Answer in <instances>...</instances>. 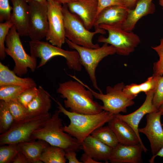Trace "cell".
I'll return each instance as SVG.
<instances>
[{
    "label": "cell",
    "mask_w": 163,
    "mask_h": 163,
    "mask_svg": "<svg viewBox=\"0 0 163 163\" xmlns=\"http://www.w3.org/2000/svg\"><path fill=\"white\" fill-rule=\"evenodd\" d=\"M76 81L70 80L59 84L57 92L64 100L66 108L70 111L83 114H98L103 110L98 102L94 100L91 91L87 90L83 83L75 76L69 75Z\"/></svg>",
    "instance_id": "1"
},
{
    "label": "cell",
    "mask_w": 163,
    "mask_h": 163,
    "mask_svg": "<svg viewBox=\"0 0 163 163\" xmlns=\"http://www.w3.org/2000/svg\"><path fill=\"white\" fill-rule=\"evenodd\" d=\"M56 103L60 112L68 117L70 120L68 126L62 127L63 130L75 138L80 144L95 130L108 123L115 116L104 110L97 114L78 113L67 110L58 101Z\"/></svg>",
    "instance_id": "2"
},
{
    "label": "cell",
    "mask_w": 163,
    "mask_h": 163,
    "mask_svg": "<svg viewBox=\"0 0 163 163\" xmlns=\"http://www.w3.org/2000/svg\"><path fill=\"white\" fill-rule=\"evenodd\" d=\"M60 113L58 110H56L42 127L34 131L32 139L44 140L51 145L63 149L66 152H78L81 149V144L75 138L63 130Z\"/></svg>",
    "instance_id": "3"
},
{
    "label": "cell",
    "mask_w": 163,
    "mask_h": 163,
    "mask_svg": "<svg viewBox=\"0 0 163 163\" xmlns=\"http://www.w3.org/2000/svg\"><path fill=\"white\" fill-rule=\"evenodd\" d=\"M62 12L66 38L73 43L85 47L94 49L100 47L98 44L93 43V38L97 34H105V30L100 27L93 32L88 30L80 18L69 11L66 4L62 5Z\"/></svg>",
    "instance_id": "4"
},
{
    "label": "cell",
    "mask_w": 163,
    "mask_h": 163,
    "mask_svg": "<svg viewBox=\"0 0 163 163\" xmlns=\"http://www.w3.org/2000/svg\"><path fill=\"white\" fill-rule=\"evenodd\" d=\"M51 114H47L14 121L9 129L0 135V145L18 144L24 142L33 141L31 136L33 132L42 127Z\"/></svg>",
    "instance_id": "5"
},
{
    "label": "cell",
    "mask_w": 163,
    "mask_h": 163,
    "mask_svg": "<svg viewBox=\"0 0 163 163\" xmlns=\"http://www.w3.org/2000/svg\"><path fill=\"white\" fill-rule=\"evenodd\" d=\"M20 35L13 25L9 30L5 40V51L14 60L15 65L12 71L19 76L26 74L28 69L34 72L37 68V58L27 54L21 42Z\"/></svg>",
    "instance_id": "6"
},
{
    "label": "cell",
    "mask_w": 163,
    "mask_h": 163,
    "mask_svg": "<svg viewBox=\"0 0 163 163\" xmlns=\"http://www.w3.org/2000/svg\"><path fill=\"white\" fill-rule=\"evenodd\" d=\"M29 44L30 55L41 59L37 68L44 65L51 58L60 56L65 58L67 65L70 69L77 71L81 70L79 56L75 50H64L48 42L39 40H31L29 42Z\"/></svg>",
    "instance_id": "7"
},
{
    "label": "cell",
    "mask_w": 163,
    "mask_h": 163,
    "mask_svg": "<svg viewBox=\"0 0 163 163\" xmlns=\"http://www.w3.org/2000/svg\"><path fill=\"white\" fill-rule=\"evenodd\" d=\"M65 41L70 48L78 52L80 63L86 71L93 87L100 93H102L97 85L95 75L96 69L103 59L116 53L115 48L111 45L105 43L101 47L89 48L75 44L66 38Z\"/></svg>",
    "instance_id": "8"
},
{
    "label": "cell",
    "mask_w": 163,
    "mask_h": 163,
    "mask_svg": "<svg viewBox=\"0 0 163 163\" xmlns=\"http://www.w3.org/2000/svg\"><path fill=\"white\" fill-rule=\"evenodd\" d=\"M99 27L107 31L108 36L106 37L103 35L99 36L98 41L113 46L115 49L116 53L120 55L128 56L135 51L141 42L137 34L133 31L124 30L122 26L101 24Z\"/></svg>",
    "instance_id": "9"
},
{
    "label": "cell",
    "mask_w": 163,
    "mask_h": 163,
    "mask_svg": "<svg viewBox=\"0 0 163 163\" xmlns=\"http://www.w3.org/2000/svg\"><path fill=\"white\" fill-rule=\"evenodd\" d=\"M86 88L90 90L94 96L103 103L101 108L114 115L120 112L126 113L127 108L134 104V98L126 94L123 89L125 86L123 82L115 85L113 87L107 86L106 93H97L83 83Z\"/></svg>",
    "instance_id": "10"
},
{
    "label": "cell",
    "mask_w": 163,
    "mask_h": 163,
    "mask_svg": "<svg viewBox=\"0 0 163 163\" xmlns=\"http://www.w3.org/2000/svg\"><path fill=\"white\" fill-rule=\"evenodd\" d=\"M48 30L47 41L52 45L62 48L66 42L62 5L52 0H47Z\"/></svg>",
    "instance_id": "11"
},
{
    "label": "cell",
    "mask_w": 163,
    "mask_h": 163,
    "mask_svg": "<svg viewBox=\"0 0 163 163\" xmlns=\"http://www.w3.org/2000/svg\"><path fill=\"white\" fill-rule=\"evenodd\" d=\"M47 3L35 1L28 3L30 7L28 36L31 40H40L47 34Z\"/></svg>",
    "instance_id": "12"
},
{
    "label": "cell",
    "mask_w": 163,
    "mask_h": 163,
    "mask_svg": "<svg viewBox=\"0 0 163 163\" xmlns=\"http://www.w3.org/2000/svg\"><path fill=\"white\" fill-rule=\"evenodd\" d=\"M161 115L158 110L147 114L145 126L138 129L139 132L144 134L149 139L153 155L163 146V129L160 120Z\"/></svg>",
    "instance_id": "13"
},
{
    "label": "cell",
    "mask_w": 163,
    "mask_h": 163,
    "mask_svg": "<svg viewBox=\"0 0 163 163\" xmlns=\"http://www.w3.org/2000/svg\"><path fill=\"white\" fill-rule=\"evenodd\" d=\"M153 91L146 93L145 100L142 105L133 112L126 115H123L120 113L115 115L117 117L126 122L133 129L138 137L140 144L144 148L145 152H147V149L140 138L138 126L141 120L145 114L158 110L153 104Z\"/></svg>",
    "instance_id": "14"
},
{
    "label": "cell",
    "mask_w": 163,
    "mask_h": 163,
    "mask_svg": "<svg viewBox=\"0 0 163 163\" xmlns=\"http://www.w3.org/2000/svg\"><path fill=\"white\" fill-rule=\"evenodd\" d=\"M67 5L69 11L80 18L88 30L94 27L97 12L96 0H79Z\"/></svg>",
    "instance_id": "15"
},
{
    "label": "cell",
    "mask_w": 163,
    "mask_h": 163,
    "mask_svg": "<svg viewBox=\"0 0 163 163\" xmlns=\"http://www.w3.org/2000/svg\"><path fill=\"white\" fill-rule=\"evenodd\" d=\"M145 150L140 144L125 145L119 143L113 149L109 161L111 163H141Z\"/></svg>",
    "instance_id": "16"
},
{
    "label": "cell",
    "mask_w": 163,
    "mask_h": 163,
    "mask_svg": "<svg viewBox=\"0 0 163 163\" xmlns=\"http://www.w3.org/2000/svg\"><path fill=\"white\" fill-rule=\"evenodd\" d=\"M129 9L120 5H113L102 10L97 15L94 27L99 28L101 24L110 26H122L127 17Z\"/></svg>",
    "instance_id": "17"
},
{
    "label": "cell",
    "mask_w": 163,
    "mask_h": 163,
    "mask_svg": "<svg viewBox=\"0 0 163 163\" xmlns=\"http://www.w3.org/2000/svg\"><path fill=\"white\" fill-rule=\"evenodd\" d=\"M12 5L10 20L21 37L28 36L30 7L24 0H10Z\"/></svg>",
    "instance_id": "18"
},
{
    "label": "cell",
    "mask_w": 163,
    "mask_h": 163,
    "mask_svg": "<svg viewBox=\"0 0 163 163\" xmlns=\"http://www.w3.org/2000/svg\"><path fill=\"white\" fill-rule=\"evenodd\" d=\"M153 0H137L134 8L129 9L126 20L122 26L124 30L133 31L138 21L143 17L154 13L155 10Z\"/></svg>",
    "instance_id": "19"
},
{
    "label": "cell",
    "mask_w": 163,
    "mask_h": 163,
    "mask_svg": "<svg viewBox=\"0 0 163 163\" xmlns=\"http://www.w3.org/2000/svg\"><path fill=\"white\" fill-rule=\"evenodd\" d=\"M81 149L96 161L108 162L113 149L99 140L91 135L81 144Z\"/></svg>",
    "instance_id": "20"
},
{
    "label": "cell",
    "mask_w": 163,
    "mask_h": 163,
    "mask_svg": "<svg viewBox=\"0 0 163 163\" xmlns=\"http://www.w3.org/2000/svg\"><path fill=\"white\" fill-rule=\"evenodd\" d=\"M108 125L115 133L119 143L129 145L140 143L133 129L123 120L115 116L109 122Z\"/></svg>",
    "instance_id": "21"
},
{
    "label": "cell",
    "mask_w": 163,
    "mask_h": 163,
    "mask_svg": "<svg viewBox=\"0 0 163 163\" xmlns=\"http://www.w3.org/2000/svg\"><path fill=\"white\" fill-rule=\"evenodd\" d=\"M39 92L29 104L27 110V117H33L49 113L51 106L50 96L41 86L38 88Z\"/></svg>",
    "instance_id": "22"
},
{
    "label": "cell",
    "mask_w": 163,
    "mask_h": 163,
    "mask_svg": "<svg viewBox=\"0 0 163 163\" xmlns=\"http://www.w3.org/2000/svg\"><path fill=\"white\" fill-rule=\"evenodd\" d=\"M48 144L44 140L37 139L20 142L18 144V147L19 151L25 155L29 163H43L40 158Z\"/></svg>",
    "instance_id": "23"
},
{
    "label": "cell",
    "mask_w": 163,
    "mask_h": 163,
    "mask_svg": "<svg viewBox=\"0 0 163 163\" xmlns=\"http://www.w3.org/2000/svg\"><path fill=\"white\" fill-rule=\"evenodd\" d=\"M8 67L0 62V86L7 85L22 86L28 88L36 86L35 82L31 78L18 76Z\"/></svg>",
    "instance_id": "24"
},
{
    "label": "cell",
    "mask_w": 163,
    "mask_h": 163,
    "mask_svg": "<svg viewBox=\"0 0 163 163\" xmlns=\"http://www.w3.org/2000/svg\"><path fill=\"white\" fill-rule=\"evenodd\" d=\"M66 151L62 148L49 144L42 153L40 160L44 163H65Z\"/></svg>",
    "instance_id": "25"
},
{
    "label": "cell",
    "mask_w": 163,
    "mask_h": 163,
    "mask_svg": "<svg viewBox=\"0 0 163 163\" xmlns=\"http://www.w3.org/2000/svg\"><path fill=\"white\" fill-rule=\"evenodd\" d=\"M91 135L113 149L119 143L115 133L108 125L97 128Z\"/></svg>",
    "instance_id": "26"
},
{
    "label": "cell",
    "mask_w": 163,
    "mask_h": 163,
    "mask_svg": "<svg viewBox=\"0 0 163 163\" xmlns=\"http://www.w3.org/2000/svg\"><path fill=\"white\" fill-rule=\"evenodd\" d=\"M15 120L11 114L8 104L4 101H0V133L6 132Z\"/></svg>",
    "instance_id": "27"
},
{
    "label": "cell",
    "mask_w": 163,
    "mask_h": 163,
    "mask_svg": "<svg viewBox=\"0 0 163 163\" xmlns=\"http://www.w3.org/2000/svg\"><path fill=\"white\" fill-rule=\"evenodd\" d=\"M28 88L14 85H7L0 86V100L6 102L18 99L20 94Z\"/></svg>",
    "instance_id": "28"
},
{
    "label": "cell",
    "mask_w": 163,
    "mask_h": 163,
    "mask_svg": "<svg viewBox=\"0 0 163 163\" xmlns=\"http://www.w3.org/2000/svg\"><path fill=\"white\" fill-rule=\"evenodd\" d=\"M19 151L18 144L0 145V163H9Z\"/></svg>",
    "instance_id": "29"
},
{
    "label": "cell",
    "mask_w": 163,
    "mask_h": 163,
    "mask_svg": "<svg viewBox=\"0 0 163 163\" xmlns=\"http://www.w3.org/2000/svg\"><path fill=\"white\" fill-rule=\"evenodd\" d=\"M156 76V80L152 102L154 107L158 110L163 103V76Z\"/></svg>",
    "instance_id": "30"
},
{
    "label": "cell",
    "mask_w": 163,
    "mask_h": 163,
    "mask_svg": "<svg viewBox=\"0 0 163 163\" xmlns=\"http://www.w3.org/2000/svg\"><path fill=\"white\" fill-rule=\"evenodd\" d=\"M10 112L15 121L23 119L27 117V109L18 100L8 102Z\"/></svg>",
    "instance_id": "31"
},
{
    "label": "cell",
    "mask_w": 163,
    "mask_h": 163,
    "mask_svg": "<svg viewBox=\"0 0 163 163\" xmlns=\"http://www.w3.org/2000/svg\"><path fill=\"white\" fill-rule=\"evenodd\" d=\"M13 25L10 19L0 23V59L1 60H4L6 57L4 43L9 30Z\"/></svg>",
    "instance_id": "32"
},
{
    "label": "cell",
    "mask_w": 163,
    "mask_h": 163,
    "mask_svg": "<svg viewBox=\"0 0 163 163\" xmlns=\"http://www.w3.org/2000/svg\"><path fill=\"white\" fill-rule=\"evenodd\" d=\"M39 92L36 86L27 88L19 95L18 101L26 109L30 103L35 97Z\"/></svg>",
    "instance_id": "33"
},
{
    "label": "cell",
    "mask_w": 163,
    "mask_h": 163,
    "mask_svg": "<svg viewBox=\"0 0 163 163\" xmlns=\"http://www.w3.org/2000/svg\"><path fill=\"white\" fill-rule=\"evenodd\" d=\"M158 55L159 59L154 62L153 66V74L157 75H163V36L160 40V44L155 46H152Z\"/></svg>",
    "instance_id": "34"
},
{
    "label": "cell",
    "mask_w": 163,
    "mask_h": 163,
    "mask_svg": "<svg viewBox=\"0 0 163 163\" xmlns=\"http://www.w3.org/2000/svg\"><path fill=\"white\" fill-rule=\"evenodd\" d=\"M12 7L9 5L8 0H0V21L11 18Z\"/></svg>",
    "instance_id": "35"
},
{
    "label": "cell",
    "mask_w": 163,
    "mask_h": 163,
    "mask_svg": "<svg viewBox=\"0 0 163 163\" xmlns=\"http://www.w3.org/2000/svg\"><path fill=\"white\" fill-rule=\"evenodd\" d=\"M97 4V15L104 8L113 5L125 6L124 0H96Z\"/></svg>",
    "instance_id": "36"
},
{
    "label": "cell",
    "mask_w": 163,
    "mask_h": 163,
    "mask_svg": "<svg viewBox=\"0 0 163 163\" xmlns=\"http://www.w3.org/2000/svg\"><path fill=\"white\" fill-rule=\"evenodd\" d=\"M156 80V75H153L148 78L146 81L139 84V87L141 92L146 94L149 92L153 91L155 88Z\"/></svg>",
    "instance_id": "37"
},
{
    "label": "cell",
    "mask_w": 163,
    "mask_h": 163,
    "mask_svg": "<svg viewBox=\"0 0 163 163\" xmlns=\"http://www.w3.org/2000/svg\"><path fill=\"white\" fill-rule=\"evenodd\" d=\"M123 91L126 94L134 98L141 92L139 84L133 83L125 85Z\"/></svg>",
    "instance_id": "38"
},
{
    "label": "cell",
    "mask_w": 163,
    "mask_h": 163,
    "mask_svg": "<svg viewBox=\"0 0 163 163\" xmlns=\"http://www.w3.org/2000/svg\"><path fill=\"white\" fill-rule=\"evenodd\" d=\"M76 152V151L73 150L68 151L66 152L65 157L68 161L69 163H82L77 158Z\"/></svg>",
    "instance_id": "39"
},
{
    "label": "cell",
    "mask_w": 163,
    "mask_h": 163,
    "mask_svg": "<svg viewBox=\"0 0 163 163\" xmlns=\"http://www.w3.org/2000/svg\"><path fill=\"white\" fill-rule=\"evenodd\" d=\"M11 162L13 163H29L25 155L19 151L13 158Z\"/></svg>",
    "instance_id": "40"
},
{
    "label": "cell",
    "mask_w": 163,
    "mask_h": 163,
    "mask_svg": "<svg viewBox=\"0 0 163 163\" xmlns=\"http://www.w3.org/2000/svg\"><path fill=\"white\" fill-rule=\"evenodd\" d=\"M80 161L82 163H101L95 160L89 155L84 153L82 155L80 159Z\"/></svg>",
    "instance_id": "41"
},
{
    "label": "cell",
    "mask_w": 163,
    "mask_h": 163,
    "mask_svg": "<svg viewBox=\"0 0 163 163\" xmlns=\"http://www.w3.org/2000/svg\"><path fill=\"white\" fill-rule=\"evenodd\" d=\"M137 0H124L125 7L129 9L135 7Z\"/></svg>",
    "instance_id": "42"
},
{
    "label": "cell",
    "mask_w": 163,
    "mask_h": 163,
    "mask_svg": "<svg viewBox=\"0 0 163 163\" xmlns=\"http://www.w3.org/2000/svg\"><path fill=\"white\" fill-rule=\"evenodd\" d=\"M157 156H159L160 157H163V146L155 155H153L149 160V162L150 163H154L155 158Z\"/></svg>",
    "instance_id": "43"
},
{
    "label": "cell",
    "mask_w": 163,
    "mask_h": 163,
    "mask_svg": "<svg viewBox=\"0 0 163 163\" xmlns=\"http://www.w3.org/2000/svg\"><path fill=\"white\" fill-rule=\"evenodd\" d=\"M56 2H59L62 4H67L69 3L76 2L79 0H52Z\"/></svg>",
    "instance_id": "44"
},
{
    "label": "cell",
    "mask_w": 163,
    "mask_h": 163,
    "mask_svg": "<svg viewBox=\"0 0 163 163\" xmlns=\"http://www.w3.org/2000/svg\"><path fill=\"white\" fill-rule=\"evenodd\" d=\"M27 3L32 2L35 1L43 3H47V0H24Z\"/></svg>",
    "instance_id": "45"
},
{
    "label": "cell",
    "mask_w": 163,
    "mask_h": 163,
    "mask_svg": "<svg viewBox=\"0 0 163 163\" xmlns=\"http://www.w3.org/2000/svg\"><path fill=\"white\" fill-rule=\"evenodd\" d=\"M158 110L160 112L162 115H163V103L160 105L158 108Z\"/></svg>",
    "instance_id": "46"
},
{
    "label": "cell",
    "mask_w": 163,
    "mask_h": 163,
    "mask_svg": "<svg viewBox=\"0 0 163 163\" xmlns=\"http://www.w3.org/2000/svg\"><path fill=\"white\" fill-rule=\"evenodd\" d=\"M159 4L161 7L162 9H163V0H159Z\"/></svg>",
    "instance_id": "47"
}]
</instances>
